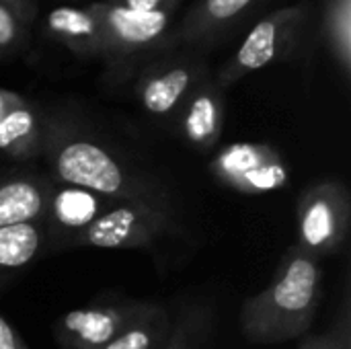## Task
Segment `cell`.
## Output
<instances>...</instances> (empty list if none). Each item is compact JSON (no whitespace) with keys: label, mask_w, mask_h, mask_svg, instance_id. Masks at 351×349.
Returning <instances> with one entry per match:
<instances>
[{"label":"cell","mask_w":351,"mask_h":349,"mask_svg":"<svg viewBox=\"0 0 351 349\" xmlns=\"http://www.w3.org/2000/svg\"><path fill=\"white\" fill-rule=\"evenodd\" d=\"M323 37L343 76L351 72V0H325Z\"/></svg>","instance_id":"cell-18"},{"label":"cell","mask_w":351,"mask_h":349,"mask_svg":"<svg viewBox=\"0 0 351 349\" xmlns=\"http://www.w3.org/2000/svg\"><path fill=\"white\" fill-rule=\"evenodd\" d=\"M298 349H351V325L348 300L343 302L337 325L327 333H306L300 337Z\"/></svg>","instance_id":"cell-21"},{"label":"cell","mask_w":351,"mask_h":349,"mask_svg":"<svg viewBox=\"0 0 351 349\" xmlns=\"http://www.w3.org/2000/svg\"><path fill=\"white\" fill-rule=\"evenodd\" d=\"M47 113L25 99L0 121V154L16 165H33L43 156Z\"/></svg>","instance_id":"cell-15"},{"label":"cell","mask_w":351,"mask_h":349,"mask_svg":"<svg viewBox=\"0 0 351 349\" xmlns=\"http://www.w3.org/2000/svg\"><path fill=\"white\" fill-rule=\"evenodd\" d=\"M210 74L202 49L175 47L150 60L136 74L134 95L154 119H175L191 88Z\"/></svg>","instance_id":"cell-6"},{"label":"cell","mask_w":351,"mask_h":349,"mask_svg":"<svg viewBox=\"0 0 351 349\" xmlns=\"http://www.w3.org/2000/svg\"><path fill=\"white\" fill-rule=\"evenodd\" d=\"M136 12H158V10H177L179 0H103Z\"/></svg>","instance_id":"cell-22"},{"label":"cell","mask_w":351,"mask_h":349,"mask_svg":"<svg viewBox=\"0 0 351 349\" xmlns=\"http://www.w3.org/2000/svg\"><path fill=\"white\" fill-rule=\"evenodd\" d=\"M0 6L12 10L27 27L33 25L35 16H37V4L35 0H0Z\"/></svg>","instance_id":"cell-23"},{"label":"cell","mask_w":351,"mask_h":349,"mask_svg":"<svg viewBox=\"0 0 351 349\" xmlns=\"http://www.w3.org/2000/svg\"><path fill=\"white\" fill-rule=\"evenodd\" d=\"M0 349H31L27 341L16 333V329L0 317Z\"/></svg>","instance_id":"cell-24"},{"label":"cell","mask_w":351,"mask_h":349,"mask_svg":"<svg viewBox=\"0 0 351 349\" xmlns=\"http://www.w3.org/2000/svg\"><path fill=\"white\" fill-rule=\"evenodd\" d=\"M350 224L351 197L341 181H317L300 193L296 202V247L306 255L315 259L335 255L348 239Z\"/></svg>","instance_id":"cell-7"},{"label":"cell","mask_w":351,"mask_h":349,"mask_svg":"<svg viewBox=\"0 0 351 349\" xmlns=\"http://www.w3.org/2000/svg\"><path fill=\"white\" fill-rule=\"evenodd\" d=\"M261 0H197L173 29L175 47L208 49L228 37Z\"/></svg>","instance_id":"cell-11"},{"label":"cell","mask_w":351,"mask_h":349,"mask_svg":"<svg viewBox=\"0 0 351 349\" xmlns=\"http://www.w3.org/2000/svg\"><path fill=\"white\" fill-rule=\"evenodd\" d=\"M224 107V88L210 72L185 97L173 123L191 148L199 152H210L218 146L222 138Z\"/></svg>","instance_id":"cell-12"},{"label":"cell","mask_w":351,"mask_h":349,"mask_svg":"<svg viewBox=\"0 0 351 349\" xmlns=\"http://www.w3.org/2000/svg\"><path fill=\"white\" fill-rule=\"evenodd\" d=\"M173 329L171 313L150 300H142L140 311L125 329L103 349H165Z\"/></svg>","instance_id":"cell-17"},{"label":"cell","mask_w":351,"mask_h":349,"mask_svg":"<svg viewBox=\"0 0 351 349\" xmlns=\"http://www.w3.org/2000/svg\"><path fill=\"white\" fill-rule=\"evenodd\" d=\"M105 29V66L113 80L136 76L156 56L175 49L173 29L177 10L136 12L103 0L90 2Z\"/></svg>","instance_id":"cell-3"},{"label":"cell","mask_w":351,"mask_h":349,"mask_svg":"<svg viewBox=\"0 0 351 349\" xmlns=\"http://www.w3.org/2000/svg\"><path fill=\"white\" fill-rule=\"evenodd\" d=\"M43 29L56 43L68 47L72 53L86 60H105V29L90 4L51 8Z\"/></svg>","instance_id":"cell-14"},{"label":"cell","mask_w":351,"mask_h":349,"mask_svg":"<svg viewBox=\"0 0 351 349\" xmlns=\"http://www.w3.org/2000/svg\"><path fill=\"white\" fill-rule=\"evenodd\" d=\"M29 43V27L8 8L0 6V60L21 53Z\"/></svg>","instance_id":"cell-20"},{"label":"cell","mask_w":351,"mask_h":349,"mask_svg":"<svg viewBox=\"0 0 351 349\" xmlns=\"http://www.w3.org/2000/svg\"><path fill=\"white\" fill-rule=\"evenodd\" d=\"M58 183L76 185L109 200H128L177 210L173 189L130 163L119 150L66 115H47L43 156Z\"/></svg>","instance_id":"cell-1"},{"label":"cell","mask_w":351,"mask_h":349,"mask_svg":"<svg viewBox=\"0 0 351 349\" xmlns=\"http://www.w3.org/2000/svg\"><path fill=\"white\" fill-rule=\"evenodd\" d=\"M25 101V97L21 93L8 91V88H0V121L16 107Z\"/></svg>","instance_id":"cell-25"},{"label":"cell","mask_w":351,"mask_h":349,"mask_svg":"<svg viewBox=\"0 0 351 349\" xmlns=\"http://www.w3.org/2000/svg\"><path fill=\"white\" fill-rule=\"evenodd\" d=\"M212 309L206 304L185 306L173 317V329L165 349H206L212 333Z\"/></svg>","instance_id":"cell-19"},{"label":"cell","mask_w":351,"mask_h":349,"mask_svg":"<svg viewBox=\"0 0 351 349\" xmlns=\"http://www.w3.org/2000/svg\"><path fill=\"white\" fill-rule=\"evenodd\" d=\"M45 253L43 220H31L0 228V288L23 274Z\"/></svg>","instance_id":"cell-16"},{"label":"cell","mask_w":351,"mask_h":349,"mask_svg":"<svg viewBox=\"0 0 351 349\" xmlns=\"http://www.w3.org/2000/svg\"><path fill=\"white\" fill-rule=\"evenodd\" d=\"M142 300L113 298L68 311L53 325V341L60 349L107 348L140 311Z\"/></svg>","instance_id":"cell-9"},{"label":"cell","mask_w":351,"mask_h":349,"mask_svg":"<svg viewBox=\"0 0 351 349\" xmlns=\"http://www.w3.org/2000/svg\"><path fill=\"white\" fill-rule=\"evenodd\" d=\"M115 202L119 200H109L90 189L53 181L41 218L45 226V253L66 251L70 241L88 228Z\"/></svg>","instance_id":"cell-10"},{"label":"cell","mask_w":351,"mask_h":349,"mask_svg":"<svg viewBox=\"0 0 351 349\" xmlns=\"http://www.w3.org/2000/svg\"><path fill=\"white\" fill-rule=\"evenodd\" d=\"M51 185V175L33 165L0 173V228L41 220Z\"/></svg>","instance_id":"cell-13"},{"label":"cell","mask_w":351,"mask_h":349,"mask_svg":"<svg viewBox=\"0 0 351 349\" xmlns=\"http://www.w3.org/2000/svg\"><path fill=\"white\" fill-rule=\"evenodd\" d=\"M319 259L292 245L274 280L241 309V331L249 344L276 346L311 333L321 304Z\"/></svg>","instance_id":"cell-2"},{"label":"cell","mask_w":351,"mask_h":349,"mask_svg":"<svg viewBox=\"0 0 351 349\" xmlns=\"http://www.w3.org/2000/svg\"><path fill=\"white\" fill-rule=\"evenodd\" d=\"M208 169L220 185L245 195L271 193L290 183V165L276 146L265 142L222 146Z\"/></svg>","instance_id":"cell-8"},{"label":"cell","mask_w":351,"mask_h":349,"mask_svg":"<svg viewBox=\"0 0 351 349\" xmlns=\"http://www.w3.org/2000/svg\"><path fill=\"white\" fill-rule=\"evenodd\" d=\"M179 212L144 202H115L68 249H154L179 232Z\"/></svg>","instance_id":"cell-5"},{"label":"cell","mask_w":351,"mask_h":349,"mask_svg":"<svg viewBox=\"0 0 351 349\" xmlns=\"http://www.w3.org/2000/svg\"><path fill=\"white\" fill-rule=\"evenodd\" d=\"M311 4L298 2L278 8L257 21L237 51L218 68L214 74L216 82L226 91L251 72L292 58L311 27Z\"/></svg>","instance_id":"cell-4"}]
</instances>
